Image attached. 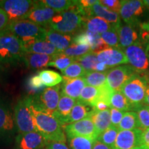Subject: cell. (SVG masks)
Masks as SVG:
<instances>
[{
    "instance_id": "obj_1",
    "label": "cell",
    "mask_w": 149,
    "mask_h": 149,
    "mask_svg": "<svg viewBox=\"0 0 149 149\" xmlns=\"http://www.w3.org/2000/svg\"><path fill=\"white\" fill-rule=\"evenodd\" d=\"M32 113L36 130L46 141L63 143L66 141L64 126L55 117L37 111L33 105Z\"/></svg>"
},
{
    "instance_id": "obj_2",
    "label": "cell",
    "mask_w": 149,
    "mask_h": 149,
    "mask_svg": "<svg viewBox=\"0 0 149 149\" xmlns=\"http://www.w3.org/2000/svg\"><path fill=\"white\" fill-rule=\"evenodd\" d=\"M83 24L84 17L73 6L68 10L57 13L52 18L48 26L51 30L56 32L72 35L83 27Z\"/></svg>"
},
{
    "instance_id": "obj_3",
    "label": "cell",
    "mask_w": 149,
    "mask_h": 149,
    "mask_svg": "<svg viewBox=\"0 0 149 149\" xmlns=\"http://www.w3.org/2000/svg\"><path fill=\"white\" fill-rule=\"evenodd\" d=\"M7 31L17 37L23 44L31 41L46 40V28L28 19L10 22Z\"/></svg>"
},
{
    "instance_id": "obj_4",
    "label": "cell",
    "mask_w": 149,
    "mask_h": 149,
    "mask_svg": "<svg viewBox=\"0 0 149 149\" xmlns=\"http://www.w3.org/2000/svg\"><path fill=\"white\" fill-rule=\"evenodd\" d=\"M25 53L24 44L17 37L6 31L0 37V61L2 64H15Z\"/></svg>"
},
{
    "instance_id": "obj_5",
    "label": "cell",
    "mask_w": 149,
    "mask_h": 149,
    "mask_svg": "<svg viewBox=\"0 0 149 149\" xmlns=\"http://www.w3.org/2000/svg\"><path fill=\"white\" fill-rule=\"evenodd\" d=\"M32 96H28L18 101L14 109V117L19 134L37 131L32 113Z\"/></svg>"
},
{
    "instance_id": "obj_6",
    "label": "cell",
    "mask_w": 149,
    "mask_h": 149,
    "mask_svg": "<svg viewBox=\"0 0 149 149\" xmlns=\"http://www.w3.org/2000/svg\"><path fill=\"white\" fill-rule=\"evenodd\" d=\"M147 86V80L135 74L122 87L121 91L133 106V110H137L143 106Z\"/></svg>"
},
{
    "instance_id": "obj_7",
    "label": "cell",
    "mask_w": 149,
    "mask_h": 149,
    "mask_svg": "<svg viewBox=\"0 0 149 149\" xmlns=\"http://www.w3.org/2000/svg\"><path fill=\"white\" fill-rule=\"evenodd\" d=\"M59 100V86H56L47 88L38 95L33 97L32 105L37 111L53 115L57 110Z\"/></svg>"
},
{
    "instance_id": "obj_8",
    "label": "cell",
    "mask_w": 149,
    "mask_h": 149,
    "mask_svg": "<svg viewBox=\"0 0 149 149\" xmlns=\"http://www.w3.org/2000/svg\"><path fill=\"white\" fill-rule=\"evenodd\" d=\"M35 2L30 0H3L0 1V8L5 11L11 22L26 19Z\"/></svg>"
},
{
    "instance_id": "obj_9",
    "label": "cell",
    "mask_w": 149,
    "mask_h": 149,
    "mask_svg": "<svg viewBox=\"0 0 149 149\" xmlns=\"http://www.w3.org/2000/svg\"><path fill=\"white\" fill-rule=\"evenodd\" d=\"M127 57L128 63L136 72L141 73L148 70L149 59L146 48L140 42L135 43L123 50Z\"/></svg>"
},
{
    "instance_id": "obj_10",
    "label": "cell",
    "mask_w": 149,
    "mask_h": 149,
    "mask_svg": "<svg viewBox=\"0 0 149 149\" xmlns=\"http://www.w3.org/2000/svg\"><path fill=\"white\" fill-rule=\"evenodd\" d=\"M136 73L132 67L128 65L114 67L107 71V84L113 92L121 91L124 84Z\"/></svg>"
},
{
    "instance_id": "obj_11",
    "label": "cell",
    "mask_w": 149,
    "mask_h": 149,
    "mask_svg": "<svg viewBox=\"0 0 149 149\" xmlns=\"http://www.w3.org/2000/svg\"><path fill=\"white\" fill-rule=\"evenodd\" d=\"M144 6L143 1H122V7L120 11L121 18L128 25L137 26L139 24L140 17L144 13Z\"/></svg>"
},
{
    "instance_id": "obj_12",
    "label": "cell",
    "mask_w": 149,
    "mask_h": 149,
    "mask_svg": "<svg viewBox=\"0 0 149 149\" xmlns=\"http://www.w3.org/2000/svg\"><path fill=\"white\" fill-rule=\"evenodd\" d=\"M64 131L68 139L74 137H84L96 139L98 136L90 117L64 126Z\"/></svg>"
},
{
    "instance_id": "obj_13",
    "label": "cell",
    "mask_w": 149,
    "mask_h": 149,
    "mask_svg": "<svg viewBox=\"0 0 149 149\" xmlns=\"http://www.w3.org/2000/svg\"><path fill=\"white\" fill-rule=\"evenodd\" d=\"M17 131L14 111L8 104L0 100V139H10Z\"/></svg>"
},
{
    "instance_id": "obj_14",
    "label": "cell",
    "mask_w": 149,
    "mask_h": 149,
    "mask_svg": "<svg viewBox=\"0 0 149 149\" xmlns=\"http://www.w3.org/2000/svg\"><path fill=\"white\" fill-rule=\"evenodd\" d=\"M57 13L53 9L44 6L41 1H36L26 19L34 22L42 27L46 26L49 25L52 18Z\"/></svg>"
},
{
    "instance_id": "obj_15",
    "label": "cell",
    "mask_w": 149,
    "mask_h": 149,
    "mask_svg": "<svg viewBox=\"0 0 149 149\" xmlns=\"http://www.w3.org/2000/svg\"><path fill=\"white\" fill-rule=\"evenodd\" d=\"M96 54L99 62L104 63L109 68L128 63L124 51L120 48L109 47Z\"/></svg>"
},
{
    "instance_id": "obj_16",
    "label": "cell",
    "mask_w": 149,
    "mask_h": 149,
    "mask_svg": "<svg viewBox=\"0 0 149 149\" xmlns=\"http://www.w3.org/2000/svg\"><path fill=\"white\" fill-rule=\"evenodd\" d=\"M47 141L37 131L18 134L15 137V149H41Z\"/></svg>"
},
{
    "instance_id": "obj_17",
    "label": "cell",
    "mask_w": 149,
    "mask_h": 149,
    "mask_svg": "<svg viewBox=\"0 0 149 149\" xmlns=\"http://www.w3.org/2000/svg\"><path fill=\"white\" fill-rule=\"evenodd\" d=\"M142 132L143 130L139 128L130 130H120L113 149H132L139 147Z\"/></svg>"
},
{
    "instance_id": "obj_18",
    "label": "cell",
    "mask_w": 149,
    "mask_h": 149,
    "mask_svg": "<svg viewBox=\"0 0 149 149\" xmlns=\"http://www.w3.org/2000/svg\"><path fill=\"white\" fill-rule=\"evenodd\" d=\"M76 102H77L74 99L61 93L58 106L53 116L64 126L67 125L69 122L70 113Z\"/></svg>"
},
{
    "instance_id": "obj_19",
    "label": "cell",
    "mask_w": 149,
    "mask_h": 149,
    "mask_svg": "<svg viewBox=\"0 0 149 149\" xmlns=\"http://www.w3.org/2000/svg\"><path fill=\"white\" fill-rule=\"evenodd\" d=\"M86 84L84 77L77 78L63 77L61 93L74 100H78L81 91L86 86Z\"/></svg>"
},
{
    "instance_id": "obj_20",
    "label": "cell",
    "mask_w": 149,
    "mask_h": 149,
    "mask_svg": "<svg viewBox=\"0 0 149 149\" xmlns=\"http://www.w3.org/2000/svg\"><path fill=\"white\" fill-rule=\"evenodd\" d=\"M97 17L103 19L105 21L111 24L112 26H118L121 24L119 14L110 10L107 7L104 6L100 3V1H98L97 3L89 8L88 17Z\"/></svg>"
},
{
    "instance_id": "obj_21",
    "label": "cell",
    "mask_w": 149,
    "mask_h": 149,
    "mask_svg": "<svg viewBox=\"0 0 149 149\" xmlns=\"http://www.w3.org/2000/svg\"><path fill=\"white\" fill-rule=\"evenodd\" d=\"M119 43L121 49H125L128 46L139 42V34L136 30V26L120 24L117 28Z\"/></svg>"
},
{
    "instance_id": "obj_22",
    "label": "cell",
    "mask_w": 149,
    "mask_h": 149,
    "mask_svg": "<svg viewBox=\"0 0 149 149\" xmlns=\"http://www.w3.org/2000/svg\"><path fill=\"white\" fill-rule=\"evenodd\" d=\"M24 48L25 53L47 55H56L61 53L51 43L46 40H35L24 43Z\"/></svg>"
},
{
    "instance_id": "obj_23",
    "label": "cell",
    "mask_w": 149,
    "mask_h": 149,
    "mask_svg": "<svg viewBox=\"0 0 149 149\" xmlns=\"http://www.w3.org/2000/svg\"><path fill=\"white\" fill-rule=\"evenodd\" d=\"M72 35H66L56 32L51 29H46L45 39L46 41L51 43L55 47L62 53L72 44Z\"/></svg>"
},
{
    "instance_id": "obj_24",
    "label": "cell",
    "mask_w": 149,
    "mask_h": 149,
    "mask_svg": "<svg viewBox=\"0 0 149 149\" xmlns=\"http://www.w3.org/2000/svg\"><path fill=\"white\" fill-rule=\"evenodd\" d=\"M55 55H47L42 54L25 53L22 60L28 68L31 69H40L48 66L53 60Z\"/></svg>"
},
{
    "instance_id": "obj_25",
    "label": "cell",
    "mask_w": 149,
    "mask_h": 149,
    "mask_svg": "<svg viewBox=\"0 0 149 149\" xmlns=\"http://www.w3.org/2000/svg\"><path fill=\"white\" fill-rule=\"evenodd\" d=\"M90 117L93 122L98 135L111 126V111L109 109L105 111H97L93 108Z\"/></svg>"
},
{
    "instance_id": "obj_26",
    "label": "cell",
    "mask_w": 149,
    "mask_h": 149,
    "mask_svg": "<svg viewBox=\"0 0 149 149\" xmlns=\"http://www.w3.org/2000/svg\"><path fill=\"white\" fill-rule=\"evenodd\" d=\"M113 26L103 19L97 17L84 18L83 27L86 31L101 35L111 29Z\"/></svg>"
},
{
    "instance_id": "obj_27",
    "label": "cell",
    "mask_w": 149,
    "mask_h": 149,
    "mask_svg": "<svg viewBox=\"0 0 149 149\" xmlns=\"http://www.w3.org/2000/svg\"><path fill=\"white\" fill-rule=\"evenodd\" d=\"M99 95H100L99 88H95L91 86H86L80 94L78 102L93 108L95 104L97 101Z\"/></svg>"
},
{
    "instance_id": "obj_28",
    "label": "cell",
    "mask_w": 149,
    "mask_h": 149,
    "mask_svg": "<svg viewBox=\"0 0 149 149\" xmlns=\"http://www.w3.org/2000/svg\"><path fill=\"white\" fill-rule=\"evenodd\" d=\"M88 107L89 106L85 105V104L78 101L76 102L73 109L72 110L71 113H70L69 122H68V124L78 122V121L90 117L93 109L91 110Z\"/></svg>"
},
{
    "instance_id": "obj_29",
    "label": "cell",
    "mask_w": 149,
    "mask_h": 149,
    "mask_svg": "<svg viewBox=\"0 0 149 149\" xmlns=\"http://www.w3.org/2000/svg\"><path fill=\"white\" fill-rule=\"evenodd\" d=\"M111 107L124 112L133 109V106L122 91L113 92L111 99Z\"/></svg>"
},
{
    "instance_id": "obj_30",
    "label": "cell",
    "mask_w": 149,
    "mask_h": 149,
    "mask_svg": "<svg viewBox=\"0 0 149 149\" xmlns=\"http://www.w3.org/2000/svg\"><path fill=\"white\" fill-rule=\"evenodd\" d=\"M137 128L139 129V122L137 113L134 111L126 112L118 126L119 130H130Z\"/></svg>"
},
{
    "instance_id": "obj_31",
    "label": "cell",
    "mask_w": 149,
    "mask_h": 149,
    "mask_svg": "<svg viewBox=\"0 0 149 149\" xmlns=\"http://www.w3.org/2000/svg\"><path fill=\"white\" fill-rule=\"evenodd\" d=\"M40 79L45 87L52 88L63 81V77L58 72L52 70H43L39 73Z\"/></svg>"
},
{
    "instance_id": "obj_32",
    "label": "cell",
    "mask_w": 149,
    "mask_h": 149,
    "mask_svg": "<svg viewBox=\"0 0 149 149\" xmlns=\"http://www.w3.org/2000/svg\"><path fill=\"white\" fill-rule=\"evenodd\" d=\"M107 72H100L97 71H92L86 72L84 78L86 84L88 86L100 88L107 84Z\"/></svg>"
},
{
    "instance_id": "obj_33",
    "label": "cell",
    "mask_w": 149,
    "mask_h": 149,
    "mask_svg": "<svg viewBox=\"0 0 149 149\" xmlns=\"http://www.w3.org/2000/svg\"><path fill=\"white\" fill-rule=\"evenodd\" d=\"M75 61L83 67L86 72L95 71L96 65L99 62L97 58V54L93 51L75 58Z\"/></svg>"
},
{
    "instance_id": "obj_34",
    "label": "cell",
    "mask_w": 149,
    "mask_h": 149,
    "mask_svg": "<svg viewBox=\"0 0 149 149\" xmlns=\"http://www.w3.org/2000/svg\"><path fill=\"white\" fill-rule=\"evenodd\" d=\"M42 3L46 6L51 8L57 13L68 10L74 6L75 1L70 0H43Z\"/></svg>"
},
{
    "instance_id": "obj_35",
    "label": "cell",
    "mask_w": 149,
    "mask_h": 149,
    "mask_svg": "<svg viewBox=\"0 0 149 149\" xmlns=\"http://www.w3.org/2000/svg\"><path fill=\"white\" fill-rule=\"evenodd\" d=\"M74 61L75 58L66 56L61 53L54 56L53 60L48 64V66H53L62 72Z\"/></svg>"
},
{
    "instance_id": "obj_36",
    "label": "cell",
    "mask_w": 149,
    "mask_h": 149,
    "mask_svg": "<svg viewBox=\"0 0 149 149\" xmlns=\"http://www.w3.org/2000/svg\"><path fill=\"white\" fill-rule=\"evenodd\" d=\"M119 132H120V130H119L118 128L111 126L105 131H104L100 135H98L96 139L113 148Z\"/></svg>"
},
{
    "instance_id": "obj_37",
    "label": "cell",
    "mask_w": 149,
    "mask_h": 149,
    "mask_svg": "<svg viewBox=\"0 0 149 149\" xmlns=\"http://www.w3.org/2000/svg\"><path fill=\"white\" fill-rule=\"evenodd\" d=\"M91 46L88 45H81V44H72L69 47L63 51L62 53L64 55L69 57L77 58L86 55V54L91 52Z\"/></svg>"
},
{
    "instance_id": "obj_38",
    "label": "cell",
    "mask_w": 149,
    "mask_h": 149,
    "mask_svg": "<svg viewBox=\"0 0 149 149\" xmlns=\"http://www.w3.org/2000/svg\"><path fill=\"white\" fill-rule=\"evenodd\" d=\"M118 26H113L111 29L100 35L102 40L104 41V42L107 44L109 47L120 48L118 33H117Z\"/></svg>"
},
{
    "instance_id": "obj_39",
    "label": "cell",
    "mask_w": 149,
    "mask_h": 149,
    "mask_svg": "<svg viewBox=\"0 0 149 149\" xmlns=\"http://www.w3.org/2000/svg\"><path fill=\"white\" fill-rule=\"evenodd\" d=\"M84 137H74L69 138V144L71 149H93L94 141Z\"/></svg>"
},
{
    "instance_id": "obj_40",
    "label": "cell",
    "mask_w": 149,
    "mask_h": 149,
    "mask_svg": "<svg viewBox=\"0 0 149 149\" xmlns=\"http://www.w3.org/2000/svg\"><path fill=\"white\" fill-rule=\"evenodd\" d=\"M61 72L64 77L68 78L81 77L86 73L83 67L76 61Z\"/></svg>"
},
{
    "instance_id": "obj_41",
    "label": "cell",
    "mask_w": 149,
    "mask_h": 149,
    "mask_svg": "<svg viewBox=\"0 0 149 149\" xmlns=\"http://www.w3.org/2000/svg\"><path fill=\"white\" fill-rule=\"evenodd\" d=\"M139 122V129L144 130L149 128V107L144 106L137 109Z\"/></svg>"
},
{
    "instance_id": "obj_42",
    "label": "cell",
    "mask_w": 149,
    "mask_h": 149,
    "mask_svg": "<svg viewBox=\"0 0 149 149\" xmlns=\"http://www.w3.org/2000/svg\"><path fill=\"white\" fill-rule=\"evenodd\" d=\"M27 88L31 93H42V91L45 88L39 74H34L28 79Z\"/></svg>"
},
{
    "instance_id": "obj_43",
    "label": "cell",
    "mask_w": 149,
    "mask_h": 149,
    "mask_svg": "<svg viewBox=\"0 0 149 149\" xmlns=\"http://www.w3.org/2000/svg\"><path fill=\"white\" fill-rule=\"evenodd\" d=\"M100 3L102 5H103L104 6L107 7L110 10L120 14L122 1H119V0H102V1H100Z\"/></svg>"
},
{
    "instance_id": "obj_44",
    "label": "cell",
    "mask_w": 149,
    "mask_h": 149,
    "mask_svg": "<svg viewBox=\"0 0 149 149\" xmlns=\"http://www.w3.org/2000/svg\"><path fill=\"white\" fill-rule=\"evenodd\" d=\"M110 111H111V126L118 128L125 113L124 111L114 109V108H111Z\"/></svg>"
},
{
    "instance_id": "obj_45",
    "label": "cell",
    "mask_w": 149,
    "mask_h": 149,
    "mask_svg": "<svg viewBox=\"0 0 149 149\" xmlns=\"http://www.w3.org/2000/svg\"><path fill=\"white\" fill-rule=\"evenodd\" d=\"M72 44L90 46V40H89L88 35L86 32V31L84 32L79 33V34L77 35L76 36L73 37Z\"/></svg>"
},
{
    "instance_id": "obj_46",
    "label": "cell",
    "mask_w": 149,
    "mask_h": 149,
    "mask_svg": "<svg viewBox=\"0 0 149 149\" xmlns=\"http://www.w3.org/2000/svg\"><path fill=\"white\" fill-rule=\"evenodd\" d=\"M10 21L5 11L0 8V32H3L7 30Z\"/></svg>"
},
{
    "instance_id": "obj_47",
    "label": "cell",
    "mask_w": 149,
    "mask_h": 149,
    "mask_svg": "<svg viewBox=\"0 0 149 149\" xmlns=\"http://www.w3.org/2000/svg\"><path fill=\"white\" fill-rule=\"evenodd\" d=\"M139 147L141 149H149V128L143 130L141 135Z\"/></svg>"
},
{
    "instance_id": "obj_48",
    "label": "cell",
    "mask_w": 149,
    "mask_h": 149,
    "mask_svg": "<svg viewBox=\"0 0 149 149\" xmlns=\"http://www.w3.org/2000/svg\"><path fill=\"white\" fill-rule=\"evenodd\" d=\"M46 146L47 149H69L64 143L58 141H49Z\"/></svg>"
},
{
    "instance_id": "obj_49",
    "label": "cell",
    "mask_w": 149,
    "mask_h": 149,
    "mask_svg": "<svg viewBox=\"0 0 149 149\" xmlns=\"http://www.w3.org/2000/svg\"><path fill=\"white\" fill-rule=\"evenodd\" d=\"M93 149H113V148L95 139L93 143Z\"/></svg>"
},
{
    "instance_id": "obj_50",
    "label": "cell",
    "mask_w": 149,
    "mask_h": 149,
    "mask_svg": "<svg viewBox=\"0 0 149 149\" xmlns=\"http://www.w3.org/2000/svg\"><path fill=\"white\" fill-rule=\"evenodd\" d=\"M109 67H108L106 64H104V63L98 62L96 66H95V71L100 72H107V70L109 69Z\"/></svg>"
},
{
    "instance_id": "obj_51",
    "label": "cell",
    "mask_w": 149,
    "mask_h": 149,
    "mask_svg": "<svg viewBox=\"0 0 149 149\" xmlns=\"http://www.w3.org/2000/svg\"><path fill=\"white\" fill-rule=\"evenodd\" d=\"M144 103L145 104H146L147 106H148V107H149V84L148 85V86H147L146 92V96H145Z\"/></svg>"
},
{
    "instance_id": "obj_52",
    "label": "cell",
    "mask_w": 149,
    "mask_h": 149,
    "mask_svg": "<svg viewBox=\"0 0 149 149\" xmlns=\"http://www.w3.org/2000/svg\"><path fill=\"white\" fill-rule=\"evenodd\" d=\"M145 48H146V51L147 55H148V59H149V44H147Z\"/></svg>"
},
{
    "instance_id": "obj_53",
    "label": "cell",
    "mask_w": 149,
    "mask_h": 149,
    "mask_svg": "<svg viewBox=\"0 0 149 149\" xmlns=\"http://www.w3.org/2000/svg\"><path fill=\"white\" fill-rule=\"evenodd\" d=\"M144 1V5L146 6L147 7V8L149 10V0H146V1Z\"/></svg>"
},
{
    "instance_id": "obj_54",
    "label": "cell",
    "mask_w": 149,
    "mask_h": 149,
    "mask_svg": "<svg viewBox=\"0 0 149 149\" xmlns=\"http://www.w3.org/2000/svg\"><path fill=\"white\" fill-rule=\"evenodd\" d=\"M3 69V66H2V63L0 61V72L2 71Z\"/></svg>"
},
{
    "instance_id": "obj_55",
    "label": "cell",
    "mask_w": 149,
    "mask_h": 149,
    "mask_svg": "<svg viewBox=\"0 0 149 149\" xmlns=\"http://www.w3.org/2000/svg\"><path fill=\"white\" fill-rule=\"evenodd\" d=\"M6 31H7V30H6ZM6 31H3V32H0V37H1V35H3V34H4V33H5L6 32Z\"/></svg>"
},
{
    "instance_id": "obj_56",
    "label": "cell",
    "mask_w": 149,
    "mask_h": 149,
    "mask_svg": "<svg viewBox=\"0 0 149 149\" xmlns=\"http://www.w3.org/2000/svg\"><path fill=\"white\" fill-rule=\"evenodd\" d=\"M132 149H141L140 147H136V148H132Z\"/></svg>"
},
{
    "instance_id": "obj_57",
    "label": "cell",
    "mask_w": 149,
    "mask_h": 149,
    "mask_svg": "<svg viewBox=\"0 0 149 149\" xmlns=\"http://www.w3.org/2000/svg\"><path fill=\"white\" fill-rule=\"evenodd\" d=\"M148 28H149V22H148Z\"/></svg>"
}]
</instances>
